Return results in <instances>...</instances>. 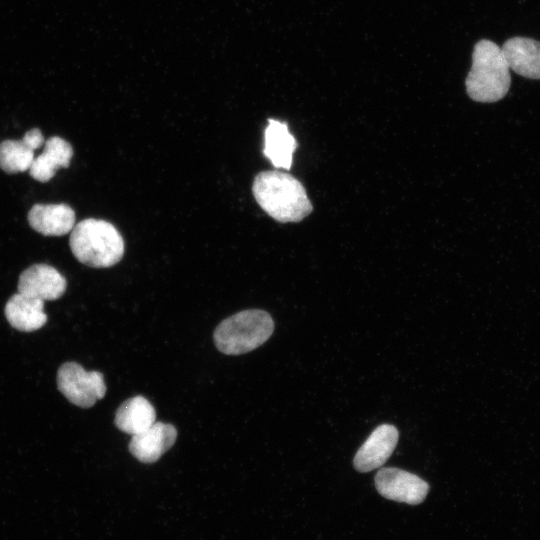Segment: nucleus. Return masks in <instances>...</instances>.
I'll return each instance as SVG.
<instances>
[{
	"label": "nucleus",
	"mask_w": 540,
	"mask_h": 540,
	"mask_svg": "<svg viewBox=\"0 0 540 540\" xmlns=\"http://www.w3.org/2000/svg\"><path fill=\"white\" fill-rule=\"evenodd\" d=\"M153 405L143 396H134L123 402L115 414V425L122 432L135 435L155 423Z\"/></svg>",
	"instance_id": "dca6fc26"
},
{
	"label": "nucleus",
	"mask_w": 540,
	"mask_h": 540,
	"mask_svg": "<svg viewBox=\"0 0 540 540\" xmlns=\"http://www.w3.org/2000/svg\"><path fill=\"white\" fill-rule=\"evenodd\" d=\"M274 330L272 317L263 310L238 312L223 320L214 331V342L227 355L250 352L266 342Z\"/></svg>",
	"instance_id": "20e7f679"
},
{
	"label": "nucleus",
	"mask_w": 540,
	"mask_h": 540,
	"mask_svg": "<svg viewBox=\"0 0 540 540\" xmlns=\"http://www.w3.org/2000/svg\"><path fill=\"white\" fill-rule=\"evenodd\" d=\"M44 143L38 128L27 131L21 140H5L0 143V168L9 174L29 170L34 160V150Z\"/></svg>",
	"instance_id": "9d476101"
},
{
	"label": "nucleus",
	"mask_w": 540,
	"mask_h": 540,
	"mask_svg": "<svg viewBox=\"0 0 540 540\" xmlns=\"http://www.w3.org/2000/svg\"><path fill=\"white\" fill-rule=\"evenodd\" d=\"M44 301L20 293L13 295L5 306V316L9 324L20 331L31 332L40 329L47 321Z\"/></svg>",
	"instance_id": "4468645a"
},
{
	"label": "nucleus",
	"mask_w": 540,
	"mask_h": 540,
	"mask_svg": "<svg viewBox=\"0 0 540 540\" xmlns=\"http://www.w3.org/2000/svg\"><path fill=\"white\" fill-rule=\"evenodd\" d=\"M28 222L46 236H62L75 226V212L67 204H35L28 212Z\"/></svg>",
	"instance_id": "9b49d317"
},
{
	"label": "nucleus",
	"mask_w": 540,
	"mask_h": 540,
	"mask_svg": "<svg viewBox=\"0 0 540 540\" xmlns=\"http://www.w3.org/2000/svg\"><path fill=\"white\" fill-rule=\"evenodd\" d=\"M501 50L510 70L529 79H540V41L513 37Z\"/></svg>",
	"instance_id": "f8f14e48"
},
{
	"label": "nucleus",
	"mask_w": 540,
	"mask_h": 540,
	"mask_svg": "<svg viewBox=\"0 0 540 540\" xmlns=\"http://www.w3.org/2000/svg\"><path fill=\"white\" fill-rule=\"evenodd\" d=\"M297 146V141L285 122L268 119L264 131L263 154L275 168L289 170Z\"/></svg>",
	"instance_id": "ddd939ff"
},
{
	"label": "nucleus",
	"mask_w": 540,
	"mask_h": 540,
	"mask_svg": "<svg viewBox=\"0 0 540 540\" xmlns=\"http://www.w3.org/2000/svg\"><path fill=\"white\" fill-rule=\"evenodd\" d=\"M252 193L259 206L281 223L299 222L313 210L302 183L281 171L258 173L253 181Z\"/></svg>",
	"instance_id": "f257e3e1"
},
{
	"label": "nucleus",
	"mask_w": 540,
	"mask_h": 540,
	"mask_svg": "<svg viewBox=\"0 0 540 540\" xmlns=\"http://www.w3.org/2000/svg\"><path fill=\"white\" fill-rule=\"evenodd\" d=\"M72 156L73 149L66 140L58 136L50 137L45 142L43 152L34 158L29 173L39 182H48L57 169L69 166Z\"/></svg>",
	"instance_id": "2eb2a0df"
},
{
	"label": "nucleus",
	"mask_w": 540,
	"mask_h": 540,
	"mask_svg": "<svg viewBox=\"0 0 540 540\" xmlns=\"http://www.w3.org/2000/svg\"><path fill=\"white\" fill-rule=\"evenodd\" d=\"M70 248L76 259L93 268H107L124 255V240L116 227L101 219L88 218L71 230Z\"/></svg>",
	"instance_id": "7ed1b4c3"
},
{
	"label": "nucleus",
	"mask_w": 540,
	"mask_h": 540,
	"mask_svg": "<svg viewBox=\"0 0 540 540\" xmlns=\"http://www.w3.org/2000/svg\"><path fill=\"white\" fill-rule=\"evenodd\" d=\"M465 85L468 96L481 103L499 101L507 94L511 85L510 68L496 43L483 39L475 44Z\"/></svg>",
	"instance_id": "f03ea898"
},
{
	"label": "nucleus",
	"mask_w": 540,
	"mask_h": 540,
	"mask_svg": "<svg viewBox=\"0 0 540 540\" xmlns=\"http://www.w3.org/2000/svg\"><path fill=\"white\" fill-rule=\"evenodd\" d=\"M66 290V280L54 267L34 264L19 276L18 293L51 301L60 298Z\"/></svg>",
	"instance_id": "0eeeda50"
},
{
	"label": "nucleus",
	"mask_w": 540,
	"mask_h": 540,
	"mask_svg": "<svg viewBox=\"0 0 540 540\" xmlns=\"http://www.w3.org/2000/svg\"><path fill=\"white\" fill-rule=\"evenodd\" d=\"M177 430L172 424L155 422L146 430L132 435L130 453L143 463L157 461L175 443Z\"/></svg>",
	"instance_id": "1a4fd4ad"
},
{
	"label": "nucleus",
	"mask_w": 540,
	"mask_h": 540,
	"mask_svg": "<svg viewBox=\"0 0 540 540\" xmlns=\"http://www.w3.org/2000/svg\"><path fill=\"white\" fill-rule=\"evenodd\" d=\"M375 486L384 498L410 505L423 502L429 491L428 483L417 475L391 467L376 473Z\"/></svg>",
	"instance_id": "423d86ee"
},
{
	"label": "nucleus",
	"mask_w": 540,
	"mask_h": 540,
	"mask_svg": "<svg viewBox=\"0 0 540 540\" xmlns=\"http://www.w3.org/2000/svg\"><path fill=\"white\" fill-rule=\"evenodd\" d=\"M398 437L393 425L378 426L358 449L353 460L355 469L365 473L381 467L393 453Z\"/></svg>",
	"instance_id": "6e6552de"
},
{
	"label": "nucleus",
	"mask_w": 540,
	"mask_h": 540,
	"mask_svg": "<svg viewBox=\"0 0 540 540\" xmlns=\"http://www.w3.org/2000/svg\"><path fill=\"white\" fill-rule=\"evenodd\" d=\"M59 391L74 405L89 408L106 393L102 373L86 371L76 362H66L57 372Z\"/></svg>",
	"instance_id": "39448f33"
}]
</instances>
